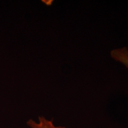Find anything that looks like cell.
Returning a JSON list of instances; mask_svg holds the SVG:
<instances>
[{
    "instance_id": "2",
    "label": "cell",
    "mask_w": 128,
    "mask_h": 128,
    "mask_svg": "<svg viewBox=\"0 0 128 128\" xmlns=\"http://www.w3.org/2000/svg\"><path fill=\"white\" fill-rule=\"evenodd\" d=\"M27 124L32 128H66L63 126H56L51 120H48L43 116L39 117V122L30 119L28 121Z\"/></svg>"
},
{
    "instance_id": "1",
    "label": "cell",
    "mask_w": 128,
    "mask_h": 128,
    "mask_svg": "<svg viewBox=\"0 0 128 128\" xmlns=\"http://www.w3.org/2000/svg\"><path fill=\"white\" fill-rule=\"evenodd\" d=\"M111 56L116 61L120 62L128 68V49L124 47L112 50Z\"/></svg>"
}]
</instances>
